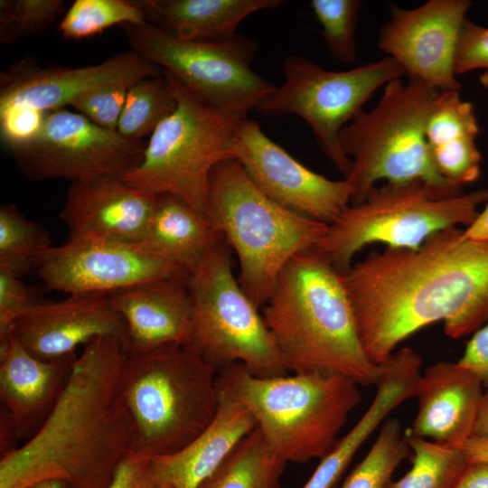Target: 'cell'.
Masks as SVG:
<instances>
[{
    "label": "cell",
    "mask_w": 488,
    "mask_h": 488,
    "mask_svg": "<svg viewBox=\"0 0 488 488\" xmlns=\"http://www.w3.org/2000/svg\"><path fill=\"white\" fill-rule=\"evenodd\" d=\"M342 276L363 349L379 365L429 324L442 321L457 339L488 319V240L457 227L417 249L372 251Z\"/></svg>",
    "instance_id": "obj_1"
},
{
    "label": "cell",
    "mask_w": 488,
    "mask_h": 488,
    "mask_svg": "<svg viewBox=\"0 0 488 488\" xmlns=\"http://www.w3.org/2000/svg\"><path fill=\"white\" fill-rule=\"evenodd\" d=\"M127 354L118 336L83 345L41 427L1 455L0 488H25L49 479L70 488L108 486L133 441V424L118 392Z\"/></svg>",
    "instance_id": "obj_2"
},
{
    "label": "cell",
    "mask_w": 488,
    "mask_h": 488,
    "mask_svg": "<svg viewBox=\"0 0 488 488\" xmlns=\"http://www.w3.org/2000/svg\"><path fill=\"white\" fill-rule=\"evenodd\" d=\"M290 373L340 376L377 384L382 365L361 344L343 276L315 249L295 256L262 306Z\"/></svg>",
    "instance_id": "obj_3"
},
{
    "label": "cell",
    "mask_w": 488,
    "mask_h": 488,
    "mask_svg": "<svg viewBox=\"0 0 488 488\" xmlns=\"http://www.w3.org/2000/svg\"><path fill=\"white\" fill-rule=\"evenodd\" d=\"M217 375L188 345L128 353L118 382L134 429L128 455L165 456L202 434L218 412Z\"/></svg>",
    "instance_id": "obj_4"
},
{
    "label": "cell",
    "mask_w": 488,
    "mask_h": 488,
    "mask_svg": "<svg viewBox=\"0 0 488 488\" xmlns=\"http://www.w3.org/2000/svg\"><path fill=\"white\" fill-rule=\"evenodd\" d=\"M217 387L246 408L268 446L286 464L322 459L361 400L359 385L343 377L261 378L240 363L221 370Z\"/></svg>",
    "instance_id": "obj_5"
},
{
    "label": "cell",
    "mask_w": 488,
    "mask_h": 488,
    "mask_svg": "<svg viewBox=\"0 0 488 488\" xmlns=\"http://www.w3.org/2000/svg\"><path fill=\"white\" fill-rule=\"evenodd\" d=\"M205 214L235 251L239 282L258 308L286 265L314 249L329 228L273 201L237 160L221 162L212 170Z\"/></svg>",
    "instance_id": "obj_6"
},
{
    "label": "cell",
    "mask_w": 488,
    "mask_h": 488,
    "mask_svg": "<svg viewBox=\"0 0 488 488\" xmlns=\"http://www.w3.org/2000/svg\"><path fill=\"white\" fill-rule=\"evenodd\" d=\"M486 202L488 189L464 192L423 181L386 183L374 186L361 203L346 207L314 249L343 274L365 246L417 249L436 232L469 226Z\"/></svg>",
    "instance_id": "obj_7"
},
{
    "label": "cell",
    "mask_w": 488,
    "mask_h": 488,
    "mask_svg": "<svg viewBox=\"0 0 488 488\" xmlns=\"http://www.w3.org/2000/svg\"><path fill=\"white\" fill-rule=\"evenodd\" d=\"M174 110L149 136L141 163L121 179L153 195L172 194L205 214L216 165L236 160V139L248 112L213 106L163 70Z\"/></svg>",
    "instance_id": "obj_8"
},
{
    "label": "cell",
    "mask_w": 488,
    "mask_h": 488,
    "mask_svg": "<svg viewBox=\"0 0 488 488\" xmlns=\"http://www.w3.org/2000/svg\"><path fill=\"white\" fill-rule=\"evenodd\" d=\"M439 94L417 79L394 80L383 87L373 108L361 109L342 129L340 144L352 161L344 177L352 187V205L361 203L382 180L459 189L439 175L428 152L426 127Z\"/></svg>",
    "instance_id": "obj_9"
},
{
    "label": "cell",
    "mask_w": 488,
    "mask_h": 488,
    "mask_svg": "<svg viewBox=\"0 0 488 488\" xmlns=\"http://www.w3.org/2000/svg\"><path fill=\"white\" fill-rule=\"evenodd\" d=\"M231 249L220 240L189 275L192 324L188 346L218 372L240 363L253 375L288 374L259 308L233 274Z\"/></svg>",
    "instance_id": "obj_10"
},
{
    "label": "cell",
    "mask_w": 488,
    "mask_h": 488,
    "mask_svg": "<svg viewBox=\"0 0 488 488\" xmlns=\"http://www.w3.org/2000/svg\"><path fill=\"white\" fill-rule=\"evenodd\" d=\"M282 71L283 84L261 99L256 112L267 117H300L312 129L319 148L344 177L350 173L352 161L340 144L342 129L379 89L406 75L389 56L333 71L292 54L285 59Z\"/></svg>",
    "instance_id": "obj_11"
},
{
    "label": "cell",
    "mask_w": 488,
    "mask_h": 488,
    "mask_svg": "<svg viewBox=\"0 0 488 488\" xmlns=\"http://www.w3.org/2000/svg\"><path fill=\"white\" fill-rule=\"evenodd\" d=\"M121 28L131 51L213 106L248 112L277 88L251 69L258 45L245 36L188 40L148 22Z\"/></svg>",
    "instance_id": "obj_12"
},
{
    "label": "cell",
    "mask_w": 488,
    "mask_h": 488,
    "mask_svg": "<svg viewBox=\"0 0 488 488\" xmlns=\"http://www.w3.org/2000/svg\"><path fill=\"white\" fill-rule=\"evenodd\" d=\"M145 141H133L61 108L46 112L39 134L12 152L31 181L63 179L70 183L122 178L142 161Z\"/></svg>",
    "instance_id": "obj_13"
},
{
    "label": "cell",
    "mask_w": 488,
    "mask_h": 488,
    "mask_svg": "<svg viewBox=\"0 0 488 488\" xmlns=\"http://www.w3.org/2000/svg\"><path fill=\"white\" fill-rule=\"evenodd\" d=\"M37 273L48 289L70 296H108L153 280L189 277L140 243L108 240H67L52 246Z\"/></svg>",
    "instance_id": "obj_14"
},
{
    "label": "cell",
    "mask_w": 488,
    "mask_h": 488,
    "mask_svg": "<svg viewBox=\"0 0 488 488\" xmlns=\"http://www.w3.org/2000/svg\"><path fill=\"white\" fill-rule=\"evenodd\" d=\"M472 5L470 0H428L412 9L390 5V18L380 30L378 47L403 68L408 78L438 91H459L455 53Z\"/></svg>",
    "instance_id": "obj_15"
},
{
    "label": "cell",
    "mask_w": 488,
    "mask_h": 488,
    "mask_svg": "<svg viewBox=\"0 0 488 488\" xmlns=\"http://www.w3.org/2000/svg\"><path fill=\"white\" fill-rule=\"evenodd\" d=\"M236 160L269 198L317 221L332 224L351 202L352 191L345 178L330 180L305 167L248 117L238 129Z\"/></svg>",
    "instance_id": "obj_16"
},
{
    "label": "cell",
    "mask_w": 488,
    "mask_h": 488,
    "mask_svg": "<svg viewBox=\"0 0 488 488\" xmlns=\"http://www.w3.org/2000/svg\"><path fill=\"white\" fill-rule=\"evenodd\" d=\"M163 74L157 65L133 51L80 68L39 67L23 61L1 74L0 109L49 112L64 108L81 94L105 86L134 84Z\"/></svg>",
    "instance_id": "obj_17"
},
{
    "label": "cell",
    "mask_w": 488,
    "mask_h": 488,
    "mask_svg": "<svg viewBox=\"0 0 488 488\" xmlns=\"http://www.w3.org/2000/svg\"><path fill=\"white\" fill-rule=\"evenodd\" d=\"M12 334L42 360L74 354L78 346L101 336H118L126 344L124 320L106 295L43 300L15 322Z\"/></svg>",
    "instance_id": "obj_18"
},
{
    "label": "cell",
    "mask_w": 488,
    "mask_h": 488,
    "mask_svg": "<svg viewBox=\"0 0 488 488\" xmlns=\"http://www.w3.org/2000/svg\"><path fill=\"white\" fill-rule=\"evenodd\" d=\"M156 195L121 178H101L70 183L60 217L68 240H108L140 243Z\"/></svg>",
    "instance_id": "obj_19"
},
{
    "label": "cell",
    "mask_w": 488,
    "mask_h": 488,
    "mask_svg": "<svg viewBox=\"0 0 488 488\" xmlns=\"http://www.w3.org/2000/svg\"><path fill=\"white\" fill-rule=\"evenodd\" d=\"M188 277L161 278L108 295L124 320L128 353L189 345L192 308Z\"/></svg>",
    "instance_id": "obj_20"
},
{
    "label": "cell",
    "mask_w": 488,
    "mask_h": 488,
    "mask_svg": "<svg viewBox=\"0 0 488 488\" xmlns=\"http://www.w3.org/2000/svg\"><path fill=\"white\" fill-rule=\"evenodd\" d=\"M483 381L457 361L428 366L418 382V410L406 435L460 446L473 436Z\"/></svg>",
    "instance_id": "obj_21"
},
{
    "label": "cell",
    "mask_w": 488,
    "mask_h": 488,
    "mask_svg": "<svg viewBox=\"0 0 488 488\" xmlns=\"http://www.w3.org/2000/svg\"><path fill=\"white\" fill-rule=\"evenodd\" d=\"M76 353L42 360L13 336L0 343V398L19 439L29 440L52 411L77 359Z\"/></svg>",
    "instance_id": "obj_22"
},
{
    "label": "cell",
    "mask_w": 488,
    "mask_h": 488,
    "mask_svg": "<svg viewBox=\"0 0 488 488\" xmlns=\"http://www.w3.org/2000/svg\"><path fill=\"white\" fill-rule=\"evenodd\" d=\"M422 359L409 347L397 350L382 364L376 393L355 425L321 459L302 488H333L353 456L390 412L415 397Z\"/></svg>",
    "instance_id": "obj_23"
},
{
    "label": "cell",
    "mask_w": 488,
    "mask_h": 488,
    "mask_svg": "<svg viewBox=\"0 0 488 488\" xmlns=\"http://www.w3.org/2000/svg\"><path fill=\"white\" fill-rule=\"evenodd\" d=\"M219 394L218 412L202 434L181 450L151 459L152 471L160 486L198 488L256 427L245 407Z\"/></svg>",
    "instance_id": "obj_24"
},
{
    "label": "cell",
    "mask_w": 488,
    "mask_h": 488,
    "mask_svg": "<svg viewBox=\"0 0 488 488\" xmlns=\"http://www.w3.org/2000/svg\"><path fill=\"white\" fill-rule=\"evenodd\" d=\"M478 134L474 105L463 100L459 91H440L427 119V143L436 172L456 188L463 189L480 175Z\"/></svg>",
    "instance_id": "obj_25"
},
{
    "label": "cell",
    "mask_w": 488,
    "mask_h": 488,
    "mask_svg": "<svg viewBox=\"0 0 488 488\" xmlns=\"http://www.w3.org/2000/svg\"><path fill=\"white\" fill-rule=\"evenodd\" d=\"M145 21L183 39L235 35L249 15L281 5V0H135Z\"/></svg>",
    "instance_id": "obj_26"
},
{
    "label": "cell",
    "mask_w": 488,
    "mask_h": 488,
    "mask_svg": "<svg viewBox=\"0 0 488 488\" xmlns=\"http://www.w3.org/2000/svg\"><path fill=\"white\" fill-rule=\"evenodd\" d=\"M221 239L206 214L176 196L164 193L156 195L140 244L190 275Z\"/></svg>",
    "instance_id": "obj_27"
},
{
    "label": "cell",
    "mask_w": 488,
    "mask_h": 488,
    "mask_svg": "<svg viewBox=\"0 0 488 488\" xmlns=\"http://www.w3.org/2000/svg\"><path fill=\"white\" fill-rule=\"evenodd\" d=\"M286 465L255 427L198 488H279Z\"/></svg>",
    "instance_id": "obj_28"
},
{
    "label": "cell",
    "mask_w": 488,
    "mask_h": 488,
    "mask_svg": "<svg viewBox=\"0 0 488 488\" xmlns=\"http://www.w3.org/2000/svg\"><path fill=\"white\" fill-rule=\"evenodd\" d=\"M412 451V465L399 480L385 488H455L468 465L456 446L406 435Z\"/></svg>",
    "instance_id": "obj_29"
},
{
    "label": "cell",
    "mask_w": 488,
    "mask_h": 488,
    "mask_svg": "<svg viewBox=\"0 0 488 488\" xmlns=\"http://www.w3.org/2000/svg\"><path fill=\"white\" fill-rule=\"evenodd\" d=\"M52 247L47 230L27 219L14 204L0 209V266L21 278L38 270Z\"/></svg>",
    "instance_id": "obj_30"
},
{
    "label": "cell",
    "mask_w": 488,
    "mask_h": 488,
    "mask_svg": "<svg viewBox=\"0 0 488 488\" xmlns=\"http://www.w3.org/2000/svg\"><path fill=\"white\" fill-rule=\"evenodd\" d=\"M175 107V99L164 72L139 80L128 89L117 132L126 139L143 141Z\"/></svg>",
    "instance_id": "obj_31"
},
{
    "label": "cell",
    "mask_w": 488,
    "mask_h": 488,
    "mask_svg": "<svg viewBox=\"0 0 488 488\" xmlns=\"http://www.w3.org/2000/svg\"><path fill=\"white\" fill-rule=\"evenodd\" d=\"M409 451L399 421L396 418L385 421L371 449L342 488H385Z\"/></svg>",
    "instance_id": "obj_32"
},
{
    "label": "cell",
    "mask_w": 488,
    "mask_h": 488,
    "mask_svg": "<svg viewBox=\"0 0 488 488\" xmlns=\"http://www.w3.org/2000/svg\"><path fill=\"white\" fill-rule=\"evenodd\" d=\"M145 21L142 10L133 0H76L66 11L59 31L67 39H81L123 24Z\"/></svg>",
    "instance_id": "obj_33"
},
{
    "label": "cell",
    "mask_w": 488,
    "mask_h": 488,
    "mask_svg": "<svg viewBox=\"0 0 488 488\" xmlns=\"http://www.w3.org/2000/svg\"><path fill=\"white\" fill-rule=\"evenodd\" d=\"M360 0H312L310 7L322 26L321 34L331 54L352 64L357 57L355 30Z\"/></svg>",
    "instance_id": "obj_34"
},
{
    "label": "cell",
    "mask_w": 488,
    "mask_h": 488,
    "mask_svg": "<svg viewBox=\"0 0 488 488\" xmlns=\"http://www.w3.org/2000/svg\"><path fill=\"white\" fill-rule=\"evenodd\" d=\"M64 11L61 0H1L0 40L41 33Z\"/></svg>",
    "instance_id": "obj_35"
},
{
    "label": "cell",
    "mask_w": 488,
    "mask_h": 488,
    "mask_svg": "<svg viewBox=\"0 0 488 488\" xmlns=\"http://www.w3.org/2000/svg\"><path fill=\"white\" fill-rule=\"evenodd\" d=\"M131 85L116 84L89 90L73 99L70 106L98 127L117 131Z\"/></svg>",
    "instance_id": "obj_36"
},
{
    "label": "cell",
    "mask_w": 488,
    "mask_h": 488,
    "mask_svg": "<svg viewBox=\"0 0 488 488\" xmlns=\"http://www.w3.org/2000/svg\"><path fill=\"white\" fill-rule=\"evenodd\" d=\"M42 301L33 286L0 266V343L10 336L15 322Z\"/></svg>",
    "instance_id": "obj_37"
},
{
    "label": "cell",
    "mask_w": 488,
    "mask_h": 488,
    "mask_svg": "<svg viewBox=\"0 0 488 488\" xmlns=\"http://www.w3.org/2000/svg\"><path fill=\"white\" fill-rule=\"evenodd\" d=\"M482 69L480 84L488 89V27L466 18L461 27L454 60L455 74Z\"/></svg>",
    "instance_id": "obj_38"
},
{
    "label": "cell",
    "mask_w": 488,
    "mask_h": 488,
    "mask_svg": "<svg viewBox=\"0 0 488 488\" xmlns=\"http://www.w3.org/2000/svg\"><path fill=\"white\" fill-rule=\"evenodd\" d=\"M46 112L23 108L0 109L2 141L13 151L26 145L39 134Z\"/></svg>",
    "instance_id": "obj_39"
},
{
    "label": "cell",
    "mask_w": 488,
    "mask_h": 488,
    "mask_svg": "<svg viewBox=\"0 0 488 488\" xmlns=\"http://www.w3.org/2000/svg\"><path fill=\"white\" fill-rule=\"evenodd\" d=\"M151 467V460L127 455L117 467L107 488H160Z\"/></svg>",
    "instance_id": "obj_40"
},
{
    "label": "cell",
    "mask_w": 488,
    "mask_h": 488,
    "mask_svg": "<svg viewBox=\"0 0 488 488\" xmlns=\"http://www.w3.org/2000/svg\"><path fill=\"white\" fill-rule=\"evenodd\" d=\"M457 362L474 371L488 385V323L475 331Z\"/></svg>",
    "instance_id": "obj_41"
},
{
    "label": "cell",
    "mask_w": 488,
    "mask_h": 488,
    "mask_svg": "<svg viewBox=\"0 0 488 488\" xmlns=\"http://www.w3.org/2000/svg\"><path fill=\"white\" fill-rule=\"evenodd\" d=\"M455 488H488V463H469Z\"/></svg>",
    "instance_id": "obj_42"
},
{
    "label": "cell",
    "mask_w": 488,
    "mask_h": 488,
    "mask_svg": "<svg viewBox=\"0 0 488 488\" xmlns=\"http://www.w3.org/2000/svg\"><path fill=\"white\" fill-rule=\"evenodd\" d=\"M1 436H0V448H1V455H4L15 448L17 446H15L18 439V432L17 428L7 412V410L4 408H1Z\"/></svg>",
    "instance_id": "obj_43"
},
{
    "label": "cell",
    "mask_w": 488,
    "mask_h": 488,
    "mask_svg": "<svg viewBox=\"0 0 488 488\" xmlns=\"http://www.w3.org/2000/svg\"><path fill=\"white\" fill-rule=\"evenodd\" d=\"M468 463H488V437L472 436L460 446Z\"/></svg>",
    "instance_id": "obj_44"
},
{
    "label": "cell",
    "mask_w": 488,
    "mask_h": 488,
    "mask_svg": "<svg viewBox=\"0 0 488 488\" xmlns=\"http://www.w3.org/2000/svg\"><path fill=\"white\" fill-rule=\"evenodd\" d=\"M464 236L474 240H488V203L476 219L464 230Z\"/></svg>",
    "instance_id": "obj_45"
},
{
    "label": "cell",
    "mask_w": 488,
    "mask_h": 488,
    "mask_svg": "<svg viewBox=\"0 0 488 488\" xmlns=\"http://www.w3.org/2000/svg\"><path fill=\"white\" fill-rule=\"evenodd\" d=\"M479 405L473 436L488 437V385L484 386Z\"/></svg>",
    "instance_id": "obj_46"
},
{
    "label": "cell",
    "mask_w": 488,
    "mask_h": 488,
    "mask_svg": "<svg viewBox=\"0 0 488 488\" xmlns=\"http://www.w3.org/2000/svg\"><path fill=\"white\" fill-rule=\"evenodd\" d=\"M25 488H70L66 483L58 479H49L37 482Z\"/></svg>",
    "instance_id": "obj_47"
},
{
    "label": "cell",
    "mask_w": 488,
    "mask_h": 488,
    "mask_svg": "<svg viewBox=\"0 0 488 488\" xmlns=\"http://www.w3.org/2000/svg\"><path fill=\"white\" fill-rule=\"evenodd\" d=\"M160 488H170L169 486H166V485H163L161 486Z\"/></svg>",
    "instance_id": "obj_48"
}]
</instances>
